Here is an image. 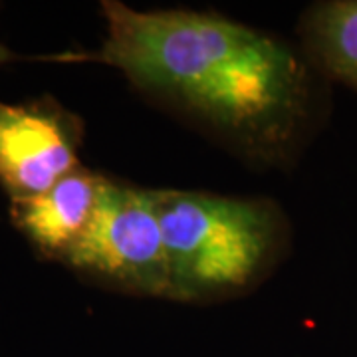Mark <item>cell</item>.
<instances>
[{"instance_id": "6da1fadb", "label": "cell", "mask_w": 357, "mask_h": 357, "mask_svg": "<svg viewBox=\"0 0 357 357\" xmlns=\"http://www.w3.org/2000/svg\"><path fill=\"white\" fill-rule=\"evenodd\" d=\"M103 16L100 50L79 60L117 68L252 157L282 159L304 135L312 79L290 46L211 13L135 10L109 0Z\"/></svg>"}, {"instance_id": "7a4b0ae2", "label": "cell", "mask_w": 357, "mask_h": 357, "mask_svg": "<svg viewBox=\"0 0 357 357\" xmlns=\"http://www.w3.org/2000/svg\"><path fill=\"white\" fill-rule=\"evenodd\" d=\"M171 300L203 302L248 290L284 248V217L266 201L153 191Z\"/></svg>"}, {"instance_id": "3957f363", "label": "cell", "mask_w": 357, "mask_h": 357, "mask_svg": "<svg viewBox=\"0 0 357 357\" xmlns=\"http://www.w3.org/2000/svg\"><path fill=\"white\" fill-rule=\"evenodd\" d=\"M64 262L115 288L171 298L165 241L153 191L105 178L91 222Z\"/></svg>"}, {"instance_id": "277c9868", "label": "cell", "mask_w": 357, "mask_h": 357, "mask_svg": "<svg viewBox=\"0 0 357 357\" xmlns=\"http://www.w3.org/2000/svg\"><path fill=\"white\" fill-rule=\"evenodd\" d=\"M79 123L58 103L0 102V183L13 201L48 191L79 167Z\"/></svg>"}, {"instance_id": "5b68a950", "label": "cell", "mask_w": 357, "mask_h": 357, "mask_svg": "<svg viewBox=\"0 0 357 357\" xmlns=\"http://www.w3.org/2000/svg\"><path fill=\"white\" fill-rule=\"evenodd\" d=\"M105 178L77 167L48 191L13 201V220L44 255L62 258L91 222Z\"/></svg>"}, {"instance_id": "8992f818", "label": "cell", "mask_w": 357, "mask_h": 357, "mask_svg": "<svg viewBox=\"0 0 357 357\" xmlns=\"http://www.w3.org/2000/svg\"><path fill=\"white\" fill-rule=\"evenodd\" d=\"M302 38L319 72L357 89V0H328L310 6Z\"/></svg>"}, {"instance_id": "52a82bcc", "label": "cell", "mask_w": 357, "mask_h": 357, "mask_svg": "<svg viewBox=\"0 0 357 357\" xmlns=\"http://www.w3.org/2000/svg\"><path fill=\"white\" fill-rule=\"evenodd\" d=\"M8 60H13V54L0 44V64H4V62H8Z\"/></svg>"}]
</instances>
